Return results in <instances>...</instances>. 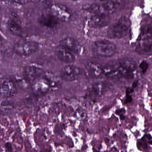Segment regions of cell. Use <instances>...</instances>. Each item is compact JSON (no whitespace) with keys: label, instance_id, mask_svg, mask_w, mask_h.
Masks as SVG:
<instances>
[{"label":"cell","instance_id":"24","mask_svg":"<svg viewBox=\"0 0 152 152\" xmlns=\"http://www.w3.org/2000/svg\"><path fill=\"white\" fill-rule=\"evenodd\" d=\"M116 6L120 5L121 3L122 0H111Z\"/></svg>","mask_w":152,"mask_h":152},{"label":"cell","instance_id":"21","mask_svg":"<svg viewBox=\"0 0 152 152\" xmlns=\"http://www.w3.org/2000/svg\"><path fill=\"white\" fill-rule=\"evenodd\" d=\"M30 1L38 7L43 9L49 8L51 5L49 0H30Z\"/></svg>","mask_w":152,"mask_h":152},{"label":"cell","instance_id":"23","mask_svg":"<svg viewBox=\"0 0 152 152\" xmlns=\"http://www.w3.org/2000/svg\"><path fill=\"white\" fill-rule=\"evenodd\" d=\"M12 2L15 3L20 4H24L27 3L30 0H11Z\"/></svg>","mask_w":152,"mask_h":152},{"label":"cell","instance_id":"18","mask_svg":"<svg viewBox=\"0 0 152 152\" xmlns=\"http://www.w3.org/2000/svg\"><path fill=\"white\" fill-rule=\"evenodd\" d=\"M83 9L88 12L93 13L94 15L101 13H105L102 7L97 4H92L85 5L83 7Z\"/></svg>","mask_w":152,"mask_h":152},{"label":"cell","instance_id":"12","mask_svg":"<svg viewBox=\"0 0 152 152\" xmlns=\"http://www.w3.org/2000/svg\"><path fill=\"white\" fill-rule=\"evenodd\" d=\"M55 53L58 59L66 64H71L76 60V55L64 47L59 45L55 49Z\"/></svg>","mask_w":152,"mask_h":152},{"label":"cell","instance_id":"9","mask_svg":"<svg viewBox=\"0 0 152 152\" xmlns=\"http://www.w3.org/2000/svg\"><path fill=\"white\" fill-rule=\"evenodd\" d=\"M17 88L15 83L10 79L2 77L1 79V96L4 98H9L15 95Z\"/></svg>","mask_w":152,"mask_h":152},{"label":"cell","instance_id":"2","mask_svg":"<svg viewBox=\"0 0 152 152\" xmlns=\"http://www.w3.org/2000/svg\"><path fill=\"white\" fill-rule=\"evenodd\" d=\"M130 26L129 19L126 17H121L109 27L108 36L112 39L123 38L127 34Z\"/></svg>","mask_w":152,"mask_h":152},{"label":"cell","instance_id":"10","mask_svg":"<svg viewBox=\"0 0 152 152\" xmlns=\"http://www.w3.org/2000/svg\"><path fill=\"white\" fill-rule=\"evenodd\" d=\"M110 22V18L107 13H101L95 14L90 18L88 25L93 28H101L109 25Z\"/></svg>","mask_w":152,"mask_h":152},{"label":"cell","instance_id":"8","mask_svg":"<svg viewBox=\"0 0 152 152\" xmlns=\"http://www.w3.org/2000/svg\"><path fill=\"white\" fill-rule=\"evenodd\" d=\"M59 45L68 49L76 55H80L84 52V48L81 44L75 38L67 37L60 41Z\"/></svg>","mask_w":152,"mask_h":152},{"label":"cell","instance_id":"3","mask_svg":"<svg viewBox=\"0 0 152 152\" xmlns=\"http://www.w3.org/2000/svg\"><path fill=\"white\" fill-rule=\"evenodd\" d=\"M94 53L99 57L109 58L113 56L117 50L116 45L105 39L97 40L93 45Z\"/></svg>","mask_w":152,"mask_h":152},{"label":"cell","instance_id":"25","mask_svg":"<svg viewBox=\"0 0 152 152\" xmlns=\"http://www.w3.org/2000/svg\"><path fill=\"white\" fill-rule=\"evenodd\" d=\"M147 137H148V138H149V139H151L152 138V137L151 136L150 134H149L147 136Z\"/></svg>","mask_w":152,"mask_h":152},{"label":"cell","instance_id":"26","mask_svg":"<svg viewBox=\"0 0 152 152\" xmlns=\"http://www.w3.org/2000/svg\"><path fill=\"white\" fill-rule=\"evenodd\" d=\"M99 1H106L108 0H99Z\"/></svg>","mask_w":152,"mask_h":152},{"label":"cell","instance_id":"4","mask_svg":"<svg viewBox=\"0 0 152 152\" xmlns=\"http://www.w3.org/2000/svg\"><path fill=\"white\" fill-rule=\"evenodd\" d=\"M13 49L14 53L18 56L26 58L37 52L39 49V45L35 42L26 41L15 44Z\"/></svg>","mask_w":152,"mask_h":152},{"label":"cell","instance_id":"15","mask_svg":"<svg viewBox=\"0 0 152 152\" xmlns=\"http://www.w3.org/2000/svg\"><path fill=\"white\" fill-rule=\"evenodd\" d=\"M137 50L141 53L152 51V37L145 40H140L137 47Z\"/></svg>","mask_w":152,"mask_h":152},{"label":"cell","instance_id":"14","mask_svg":"<svg viewBox=\"0 0 152 152\" xmlns=\"http://www.w3.org/2000/svg\"><path fill=\"white\" fill-rule=\"evenodd\" d=\"M109 85L107 82H97L93 86L92 90L95 95L101 96L109 90Z\"/></svg>","mask_w":152,"mask_h":152},{"label":"cell","instance_id":"22","mask_svg":"<svg viewBox=\"0 0 152 152\" xmlns=\"http://www.w3.org/2000/svg\"><path fill=\"white\" fill-rule=\"evenodd\" d=\"M148 67V64L145 61H143L140 65V68L142 69L143 73H145Z\"/></svg>","mask_w":152,"mask_h":152},{"label":"cell","instance_id":"27","mask_svg":"<svg viewBox=\"0 0 152 152\" xmlns=\"http://www.w3.org/2000/svg\"><path fill=\"white\" fill-rule=\"evenodd\" d=\"M150 144H152V141H151V142H150Z\"/></svg>","mask_w":152,"mask_h":152},{"label":"cell","instance_id":"6","mask_svg":"<svg viewBox=\"0 0 152 152\" xmlns=\"http://www.w3.org/2000/svg\"><path fill=\"white\" fill-rule=\"evenodd\" d=\"M83 73L79 67L68 64L63 67L60 70L61 77L67 82H72L77 80Z\"/></svg>","mask_w":152,"mask_h":152},{"label":"cell","instance_id":"20","mask_svg":"<svg viewBox=\"0 0 152 152\" xmlns=\"http://www.w3.org/2000/svg\"><path fill=\"white\" fill-rule=\"evenodd\" d=\"M152 37V26H149L145 28L143 30L140 40H145Z\"/></svg>","mask_w":152,"mask_h":152},{"label":"cell","instance_id":"5","mask_svg":"<svg viewBox=\"0 0 152 152\" xmlns=\"http://www.w3.org/2000/svg\"><path fill=\"white\" fill-rule=\"evenodd\" d=\"M45 73L43 69L35 65H29L24 69L25 78L32 85L42 79Z\"/></svg>","mask_w":152,"mask_h":152},{"label":"cell","instance_id":"1","mask_svg":"<svg viewBox=\"0 0 152 152\" xmlns=\"http://www.w3.org/2000/svg\"><path fill=\"white\" fill-rule=\"evenodd\" d=\"M136 68V62L133 60H114L104 67L103 75L110 78H131Z\"/></svg>","mask_w":152,"mask_h":152},{"label":"cell","instance_id":"11","mask_svg":"<svg viewBox=\"0 0 152 152\" xmlns=\"http://www.w3.org/2000/svg\"><path fill=\"white\" fill-rule=\"evenodd\" d=\"M84 73L89 78H97L103 75V67L95 61H90L85 66Z\"/></svg>","mask_w":152,"mask_h":152},{"label":"cell","instance_id":"19","mask_svg":"<svg viewBox=\"0 0 152 152\" xmlns=\"http://www.w3.org/2000/svg\"><path fill=\"white\" fill-rule=\"evenodd\" d=\"M116 5L111 1H106L103 4L102 7L104 11L106 13H112L116 10Z\"/></svg>","mask_w":152,"mask_h":152},{"label":"cell","instance_id":"7","mask_svg":"<svg viewBox=\"0 0 152 152\" xmlns=\"http://www.w3.org/2000/svg\"><path fill=\"white\" fill-rule=\"evenodd\" d=\"M50 12L54 15L60 21L68 22L71 17L70 12L68 8L61 4H54L51 5Z\"/></svg>","mask_w":152,"mask_h":152},{"label":"cell","instance_id":"13","mask_svg":"<svg viewBox=\"0 0 152 152\" xmlns=\"http://www.w3.org/2000/svg\"><path fill=\"white\" fill-rule=\"evenodd\" d=\"M59 21L50 12L42 14L38 19L39 23L41 25L49 28H53L59 24Z\"/></svg>","mask_w":152,"mask_h":152},{"label":"cell","instance_id":"16","mask_svg":"<svg viewBox=\"0 0 152 152\" xmlns=\"http://www.w3.org/2000/svg\"><path fill=\"white\" fill-rule=\"evenodd\" d=\"M7 28L10 32L13 35L19 37H22L23 35V29L16 21L10 20L7 23Z\"/></svg>","mask_w":152,"mask_h":152},{"label":"cell","instance_id":"17","mask_svg":"<svg viewBox=\"0 0 152 152\" xmlns=\"http://www.w3.org/2000/svg\"><path fill=\"white\" fill-rule=\"evenodd\" d=\"M43 78L49 84L51 88H57L60 85L59 79L52 73L46 72Z\"/></svg>","mask_w":152,"mask_h":152}]
</instances>
